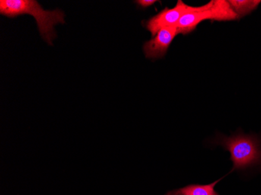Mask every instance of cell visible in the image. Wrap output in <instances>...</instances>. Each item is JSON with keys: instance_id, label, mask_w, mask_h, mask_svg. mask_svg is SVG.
<instances>
[{"instance_id": "cell-1", "label": "cell", "mask_w": 261, "mask_h": 195, "mask_svg": "<svg viewBox=\"0 0 261 195\" xmlns=\"http://www.w3.org/2000/svg\"><path fill=\"white\" fill-rule=\"evenodd\" d=\"M0 14L10 18L23 14L33 16L42 39L49 45H52L53 41L57 37L54 26L57 23H65L62 10L57 9L46 11L35 0H1Z\"/></svg>"}, {"instance_id": "cell-2", "label": "cell", "mask_w": 261, "mask_h": 195, "mask_svg": "<svg viewBox=\"0 0 261 195\" xmlns=\"http://www.w3.org/2000/svg\"><path fill=\"white\" fill-rule=\"evenodd\" d=\"M213 144L228 151L233 162L231 173L261 165V139L256 134L237 132L230 137L217 134Z\"/></svg>"}, {"instance_id": "cell-3", "label": "cell", "mask_w": 261, "mask_h": 195, "mask_svg": "<svg viewBox=\"0 0 261 195\" xmlns=\"http://www.w3.org/2000/svg\"><path fill=\"white\" fill-rule=\"evenodd\" d=\"M231 21L239 20L238 16L226 0H212L201 7H193L186 13L177 23L178 34L186 35L193 32L204 20Z\"/></svg>"}, {"instance_id": "cell-4", "label": "cell", "mask_w": 261, "mask_h": 195, "mask_svg": "<svg viewBox=\"0 0 261 195\" xmlns=\"http://www.w3.org/2000/svg\"><path fill=\"white\" fill-rule=\"evenodd\" d=\"M193 7L187 5L181 0H178L173 8L164 9L159 14L150 17L146 22V29L152 34V37L161 29L165 27H177L181 17L191 10Z\"/></svg>"}, {"instance_id": "cell-5", "label": "cell", "mask_w": 261, "mask_h": 195, "mask_svg": "<svg viewBox=\"0 0 261 195\" xmlns=\"http://www.w3.org/2000/svg\"><path fill=\"white\" fill-rule=\"evenodd\" d=\"M178 35L177 27H165L161 29L150 40L145 42L143 52L149 60L161 59L168 52L173 40Z\"/></svg>"}, {"instance_id": "cell-6", "label": "cell", "mask_w": 261, "mask_h": 195, "mask_svg": "<svg viewBox=\"0 0 261 195\" xmlns=\"http://www.w3.org/2000/svg\"><path fill=\"white\" fill-rule=\"evenodd\" d=\"M239 19L249 15L260 4V0H231L228 1Z\"/></svg>"}, {"instance_id": "cell-7", "label": "cell", "mask_w": 261, "mask_h": 195, "mask_svg": "<svg viewBox=\"0 0 261 195\" xmlns=\"http://www.w3.org/2000/svg\"><path fill=\"white\" fill-rule=\"evenodd\" d=\"M223 178L224 177L216 180L214 183L205 184V185L190 184L180 188L179 190L186 195H219V193L215 190V187L218 182L221 181Z\"/></svg>"}, {"instance_id": "cell-8", "label": "cell", "mask_w": 261, "mask_h": 195, "mask_svg": "<svg viewBox=\"0 0 261 195\" xmlns=\"http://www.w3.org/2000/svg\"><path fill=\"white\" fill-rule=\"evenodd\" d=\"M158 1L156 0H137L136 1V4L141 7V8H147V7H151L154 5Z\"/></svg>"}, {"instance_id": "cell-9", "label": "cell", "mask_w": 261, "mask_h": 195, "mask_svg": "<svg viewBox=\"0 0 261 195\" xmlns=\"http://www.w3.org/2000/svg\"><path fill=\"white\" fill-rule=\"evenodd\" d=\"M166 195H186L179 190V189H177V190H171V191L168 192V193H166Z\"/></svg>"}]
</instances>
